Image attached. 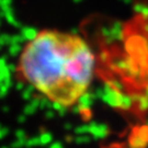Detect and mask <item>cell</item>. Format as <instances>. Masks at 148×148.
Segmentation results:
<instances>
[{
  "instance_id": "6da1fadb",
  "label": "cell",
  "mask_w": 148,
  "mask_h": 148,
  "mask_svg": "<svg viewBox=\"0 0 148 148\" xmlns=\"http://www.w3.org/2000/svg\"><path fill=\"white\" fill-rule=\"evenodd\" d=\"M95 57L84 38L44 30L25 45L18 73L27 84L62 106H71L86 93L93 78Z\"/></svg>"
}]
</instances>
